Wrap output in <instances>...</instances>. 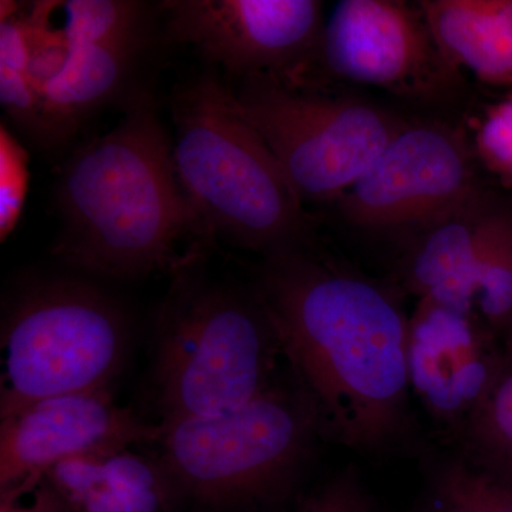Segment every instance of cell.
Returning a JSON list of instances; mask_svg holds the SVG:
<instances>
[{"mask_svg": "<svg viewBox=\"0 0 512 512\" xmlns=\"http://www.w3.org/2000/svg\"><path fill=\"white\" fill-rule=\"evenodd\" d=\"M255 292L323 439L377 456L409 436L410 316L396 293L309 245L266 256Z\"/></svg>", "mask_w": 512, "mask_h": 512, "instance_id": "1", "label": "cell"}, {"mask_svg": "<svg viewBox=\"0 0 512 512\" xmlns=\"http://www.w3.org/2000/svg\"><path fill=\"white\" fill-rule=\"evenodd\" d=\"M56 204L62 232L53 254L90 275H173L215 242L178 177L153 96L143 90L133 93L120 124L69 158Z\"/></svg>", "mask_w": 512, "mask_h": 512, "instance_id": "2", "label": "cell"}, {"mask_svg": "<svg viewBox=\"0 0 512 512\" xmlns=\"http://www.w3.org/2000/svg\"><path fill=\"white\" fill-rule=\"evenodd\" d=\"M281 340L254 291L211 281L201 261L171 275L154 332L150 390L160 424L238 409L282 375Z\"/></svg>", "mask_w": 512, "mask_h": 512, "instance_id": "3", "label": "cell"}, {"mask_svg": "<svg viewBox=\"0 0 512 512\" xmlns=\"http://www.w3.org/2000/svg\"><path fill=\"white\" fill-rule=\"evenodd\" d=\"M173 119L178 177L212 238L264 258L308 245L303 202L217 77L204 74L181 86Z\"/></svg>", "mask_w": 512, "mask_h": 512, "instance_id": "4", "label": "cell"}, {"mask_svg": "<svg viewBox=\"0 0 512 512\" xmlns=\"http://www.w3.org/2000/svg\"><path fill=\"white\" fill-rule=\"evenodd\" d=\"M160 461L178 500L204 512H258L284 500L323 439L291 367L238 409L161 424Z\"/></svg>", "mask_w": 512, "mask_h": 512, "instance_id": "5", "label": "cell"}, {"mask_svg": "<svg viewBox=\"0 0 512 512\" xmlns=\"http://www.w3.org/2000/svg\"><path fill=\"white\" fill-rule=\"evenodd\" d=\"M0 340V419H6L52 397L109 390L126 363L130 325L99 286L42 276L10 295Z\"/></svg>", "mask_w": 512, "mask_h": 512, "instance_id": "6", "label": "cell"}, {"mask_svg": "<svg viewBox=\"0 0 512 512\" xmlns=\"http://www.w3.org/2000/svg\"><path fill=\"white\" fill-rule=\"evenodd\" d=\"M235 99L302 202L339 201L407 124L367 101L302 92L269 74L244 79Z\"/></svg>", "mask_w": 512, "mask_h": 512, "instance_id": "7", "label": "cell"}, {"mask_svg": "<svg viewBox=\"0 0 512 512\" xmlns=\"http://www.w3.org/2000/svg\"><path fill=\"white\" fill-rule=\"evenodd\" d=\"M478 190L473 153L461 131L407 123L338 202L353 227L420 231Z\"/></svg>", "mask_w": 512, "mask_h": 512, "instance_id": "8", "label": "cell"}, {"mask_svg": "<svg viewBox=\"0 0 512 512\" xmlns=\"http://www.w3.org/2000/svg\"><path fill=\"white\" fill-rule=\"evenodd\" d=\"M168 32L208 62L244 79L258 74L298 86L322 35L318 0H167Z\"/></svg>", "mask_w": 512, "mask_h": 512, "instance_id": "9", "label": "cell"}, {"mask_svg": "<svg viewBox=\"0 0 512 512\" xmlns=\"http://www.w3.org/2000/svg\"><path fill=\"white\" fill-rule=\"evenodd\" d=\"M315 55L338 79L409 96H439L457 73L419 5L399 0H342L323 25Z\"/></svg>", "mask_w": 512, "mask_h": 512, "instance_id": "10", "label": "cell"}, {"mask_svg": "<svg viewBox=\"0 0 512 512\" xmlns=\"http://www.w3.org/2000/svg\"><path fill=\"white\" fill-rule=\"evenodd\" d=\"M0 491L15 498L35 490L57 464L103 457L134 444H157L161 424L114 402L111 390L42 400L0 419Z\"/></svg>", "mask_w": 512, "mask_h": 512, "instance_id": "11", "label": "cell"}, {"mask_svg": "<svg viewBox=\"0 0 512 512\" xmlns=\"http://www.w3.org/2000/svg\"><path fill=\"white\" fill-rule=\"evenodd\" d=\"M503 360V338L480 316L419 299L409 322L410 387L448 439H460Z\"/></svg>", "mask_w": 512, "mask_h": 512, "instance_id": "12", "label": "cell"}, {"mask_svg": "<svg viewBox=\"0 0 512 512\" xmlns=\"http://www.w3.org/2000/svg\"><path fill=\"white\" fill-rule=\"evenodd\" d=\"M494 208L481 188L417 231L404 259L403 281L407 291L419 299L474 313L478 247L485 222Z\"/></svg>", "mask_w": 512, "mask_h": 512, "instance_id": "13", "label": "cell"}, {"mask_svg": "<svg viewBox=\"0 0 512 512\" xmlns=\"http://www.w3.org/2000/svg\"><path fill=\"white\" fill-rule=\"evenodd\" d=\"M76 512H170L178 500L160 461L128 450L70 458L47 474Z\"/></svg>", "mask_w": 512, "mask_h": 512, "instance_id": "14", "label": "cell"}, {"mask_svg": "<svg viewBox=\"0 0 512 512\" xmlns=\"http://www.w3.org/2000/svg\"><path fill=\"white\" fill-rule=\"evenodd\" d=\"M451 67L493 86L512 84V0L417 3Z\"/></svg>", "mask_w": 512, "mask_h": 512, "instance_id": "15", "label": "cell"}, {"mask_svg": "<svg viewBox=\"0 0 512 512\" xmlns=\"http://www.w3.org/2000/svg\"><path fill=\"white\" fill-rule=\"evenodd\" d=\"M67 45L62 69L43 89L60 144L76 134L86 117L124 92L138 56L146 50L92 43Z\"/></svg>", "mask_w": 512, "mask_h": 512, "instance_id": "16", "label": "cell"}, {"mask_svg": "<svg viewBox=\"0 0 512 512\" xmlns=\"http://www.w3.org/2000/svg\"><path fill=\"white\" fill-rule=\"evenodd\" d=\"M2 2L0 20V101L9 119L37 146H62L46 101L30 74L25 13Z\"/></svg>", "mask_w": 512, "mask_h": 512, "instance_id": "17", "label": "cell"}, {"mask_svg": "<svg viewBox=\"0 0 512 512\" xmlns=\"http://www.w3.org/2000/svg\"><path fill=\"white\" fill-rule=\"evenodd\" d=\"M503 342L500 373L457 444L470 463L512 478V326Z\"/></svg>", "mask_w": 512, "mask_h": 512, "instance_id": "18", "label": "cell"}, {"mask_svg": "<svg viewBox=\"0 0 512 512\" xmlns=\"http://www.w3.org/2000/svg\"><path fill=\"white\" fill-rule=\"evenodd\" d=\"M62 16L57 28L67 43L138 47L150 40L147 6L130 0H67L55 2Z\"/></svg>", "mask_w": 512, "mask_h": 512, "instance_id": "19", "label": "cell"}, {"mask_svg": "<svg viewBox=\"0 0 512 512\" xmlns=\"http://www.w3.org/2000/svg\"><path fill=\"white\" fill-rule=\"evenodd\" d=\"M474 313L501 338L512 326V214L503 208H494L481 235Z\"/></svg>", "mask_w": 512, "mask_h": 512, "instance_id": "20", "label": "cell"}, {"mask_svg": "<svg viewBox=\"0 0 512 512\" xmlns=\"http://www.w3.org/2000/svg\"><path fill=\"white\" fill-rule=\"evenodd\" d=\"M429 512H512V478L457 454L434 471Z\"/></svg>", "mask_w": 512, "mask_h": 512, "instance_id": "21", "label": "cell"}, {"mask_svg": "<svg viewBox=\"0 0 512 512\" xmlns=\"http://www.w3.org/2000/svg\"><path fill=\"white\" fill-rule=\"evenodd\" d=\"M29 156L5 126L0 128V235L2 241L18 225L29 190Z\"/></svg>", "mask_w": 512, "mask_h": 512, "instance_id": "22", "label": "cell"}, {"mask_svg": "<svg viewBox=\"0 0 512 512\" xmlns=\"http://www.w3.org/2000/svg\"><path fill=\"white\" fill-rule=\"evenodd\" d=\"M293 512H382L353 468H346L296 504Z\"/></svg>", "mask_w": 512, "mask_h": 512, "instance_id": "23", "label": "cell"}, {"mask_svg": "<svg viewBox=\"0 0 512 512\" xmlns=\"http://www.w3.org/2000/svg\"><path fill=\"white\" fill-rule=\"evenodd\" d=\"M476 150L490 170L505 174L512 160V97L488 111L477 133Z\"/></svg>", "mask_w": 512, "mask_h": 512, "instance_id": "24", "label": "cell"}, {"mask_svg": "<svg viewBox=\"0 0 512 512\" xmlns=\"http://www.w3.org/2000/svg\"><path fill=\"white\" fill-rule=\"evenodd\" d=\"M0 512H76L56 490L47 478L36 488L35 500L30 505H23L19 500H3Z\"/></svg>", "mask_w": 512, "mask_h": 512, "instance_id": "25", "label": "cell"}, {"mask_svg": "<svg viewBox=\"0 0 512 512\" xmlns=\"http://www.w3.org/2000/svg\"><path fill=\"white\" fill-rule=\"evenodd\" d=\"M503 177L507 178L508 181H511L512 183V160L510 165H508L507 171H505V174Z\"/></svg>", "mask_w": 512, "mask_h": 512, "instance_id": "26", "label": "cell"}]
</instances>
